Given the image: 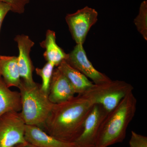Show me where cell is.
<instances>
[{
  "instance_id": "cell-7",
  "label": "cell",
  "mask_w": 147,
  "mask_h": 147,
  "mask_svg": "<svg viewBox=\"0 0 147 147\" xmlns=\"http://www.w3.org/2000/svg\"><path fill=\"white\" fill-rule=\"evenodd\" d=\"M108 113L99 104H94L84 123V129L75 143L79 147H95L102 122Z\"/></svg>"
},
{
  "instance_id": "cell-21",
  "label": "cell",
  "mask_w": 147,
  "mask_h": 147,
  "mask_svg": "<svg viewBox=\"0 0 147 147\" xmlns=\"http://www.w3.org/2000/svg\"><path fill=\"white\" fill-rule=\"evenodd\" d=\"M13 147H38L34 145L26 142V143H22V144H18Z\"/></svg>"
},
{
  "instance_id": "cell-17",
  "label": "cell",
  "mask_w": 147,
  "mask_h": 147,
  "mask_svg": "<svg viewBox=\"0 0 147 147\" xmlns=\"http://www.w3.org/2000/svg\"><path fill=\"white\" fill-rule=\"evenodd\" d=\"M55 67L53 64L47 62L42 68L37 67L35 69L37 75L40 76L42 79V84H40L41 89L47 94L49 93L50 82Z\"/></svg>"
},
{
  "instance_id": "cell-14",
  "label": "cell",
  "mask_w": 147,
  "mask_h": 147,
  "mask_svg": "<svg viewBox=\"0 0 147 147\" xmlns=\"http://www.w3.org/2000/svg\"><path fill=\"white\" fill-rule=\"evenodd\" d=\"M0 71L3 80L8 88H18L21 79L18 69L17 57L0 55Z\"/></svg>"
},
{
  "instance_id": "cell-5",
  "label": "cell",
  "mask_w": 147,
  "mask_h": 147,
  "mask_svg": "<svg viewBox=\"0 0 147 147\" xmlns=\"http://www.w3.org/2000/svg\"><path fill=\"white\" fill-rule=\"evenodd\" d=\"M26 124L20 113L9 112L0 117V147H13L26 142Z\"/></svg>"
},
{
  "instance_id": "cell-18",
  "label": "cell",
  "mask_w": 147,
  "mask_h": 147,
  "mask_svg": "<svg viewBox=\"0 0 147 147\" xmlns=\"http://www.w3.org/2000/svg\"><path fill=\"white\" fill-rule=\"evenodd\" d=\"M30 1V0H0V2L9 4L12 12L19 14L24 13L25 7Z\"/></svg>"
},
{
  "instance_id": "cell-10",
  "label": "cell",
  "mask_w": 147,
  "mask_h": 147,
  "mask_svg": "<svg viewBox=\"0 0 147 147\" xmlns=\"http://www.w3.org/2000/svg\"><path fill=\"white\" fill-rule=\"evenodd\" d=\"M75 94L67 78L57 68L54 69L48 93L50 102L53 104L61 103L71 99Z\"/></svg>"
},
{
  "instance_id": "cell-19",
  "label": "cell",
  "mask_w": 147,
  "mask_h": 147,
  "mask_svg": "<svg viewBox=\"0 0 147 147\" xmlns=\"http://www.w3.org/2000/svg\"><path fill=\"white\" fill-rule=\"evenodd\" d=\"M129 145L130 147H147V137L132 131Z\"/></svg>"
},
{
  "instance_id": "cell-8",
  "label": "cell",
  "mask_w": 147,
  "mask_h": 147,
  "mask_svg": "<svg viewBox=\"0 0 147 147\" xmlns=\"http://www.w3.org/2000/svg\"><path fill=\"white\" fill-rule=\"evenodd\" d=\"M65 61L87 78L91 79L94 84H102L111 80L93 66L88 59L83 44H76Z\"/></svg>"
},
{
  "instance_id": "cell-6",
  "label": "cell",
  "mask_w": 147,
  "mask_h": 147,
  "mask_svg": "<svg viewBox=\"0 0 147 147\" xmlns=\"http://www.w3.org/2000/svg\"><path fill=\"white\" fill-rule=\"evenodd\" d=\"M97 11L88 6L66 15L65 20L76 44H84L91 27L97 22Z\"/></svg>"
},
{
  "instance_id": "cell-9",
  "label": "cell",
  "mask_w": 147,
  "mask_h": 147,
  "mask_svg": "<svg viewBox=\"0 0 147 147\" xmlns=\"http://www.w3.org/2000/svg\"><path fill=\"white\" fill-rule=\"evenodd\" d=\"M14 40L17 43L19 50L17 63L21 79L26 84L33 85L36 83L32 76L34 67L31 59L30 53L34 42L28 36L24 34L18 35Z\"/></svg>"
},
{
  "instance_id": "cell-4",
  "label": "cell",
  "mask_w": 147,
  "mask_h": 147,
  "mask_svg": "<svg viewBox=\"0 0 147 147\" xmlns=\"http://www.w3.org/2000/svg\"><path fill=\"white\" fill-rule=\"evenodd\" d=\"M133 89L132 85L124 81L110 80L102 84H94L82 95L94 105H102L109 113L118 105L127 94L133 91Z\"/></svg>"
},
{
  "instance_id": "cell-1",
  "label": "cell",
  "mask_w": 147,
  "mask_h": 147,
  "mask_svg": "<svg viewBox=\"0 0 147 147\" xmlns=\"http://www.w3.org/2000/svg\"><path fill=\"white\" fill-rule=\"evenodd\" d=\"M93 105L79 95L54 104L42 130L64 142H75L83 131L86 119Z\"/></svg>"
},
{
  "instance_id": "cell-15",
  "label": "cell",
  "mask_w": 147,
  "mask_h": 147,
  "mask_svg": "<svg viewBox=\"0 0 147 147\" xmlns=\"http://www.w3.org/2000/svg\"><path fill=\"white\" fill-rule=\"evenodd\" d=\"M55 32L48 30L46 32L45 40L40 43V45L45 49L43 57L47 62L57 67L63 61L67 59L68 54H66L57 44Z\"/></svg>"
},
{
  "instance_id": "cell-16",
  "label": "cell",
  "mask_w": 147,
  "mask_h": 147,
  "mask_svg": "<svg viewBox=\"0 0 147 147\" xmlns=\"http://www.w3.org/2000/svg\"><path fill=\"white\" fill-rule=\"evenodd\" d=\"M137 30L145 40H147V2H142L139 8V14L134 20Z\"/></svg>"
},
{
  "instance_id": "cell-20",
  "label": "cell",
  "mask_w": 147,
  "mask_h": 147,
  "mask_svg": "<svg viewBox=\"0 0 147 147\" xmlns=\"http://www.w3.org/2000/svg\"><path fill=\"white\" fill-rule=\"evenodd\" d=\"M10 11H11V7L9 4L0 2V30L5 17Z\"/></svg>"
},
{
  "instance_id": "cell-13",
  "label": "cell",
  "mask_w": 147,
  "mask_h": 147,
  "mask_svg": "<svg viewBox=\"0 0 147 147\" xmlns=\"http://www.w3.org/2000/svg\"><path fill=\"white\" fill-rule=\"evenodd\" d=\"M21 110L20 92L11 90L3 79H0V117L6 113H20Z\"/></svg>"
},
{
  "instance_id": "cell-3",
  "label": "cell",
  "mask_w": 147,
  "mask_h": 147,
  "mask_svg": "<svg viewBox=\"0 0 147 147\" xmlns=\"http://www.w3.org/2000/svg\"><path fill=\"white\" fill-rule=\"evenodd\" d=\"M21 96V117L27 125H34L42 129L54 104L48 94L42 90L41 85H29L21 79L18 88Z\"/></svg>"
},
{
  "instance_id": "cell-11",
  "label": "cell",
  "mask_w": 147,
  "mask_h": 147,
  "mask_svg": "<svg viewBox=\"0 0 147 147\" xmlns=\"http://www.w3.org/2000/svg\"><path fill=\"white\" fill-rule=\"evenodd\" d=\"M25 138L27 142L38 147H79L75 142L61 141L34 125H26Z\"/></svg>"
},
{
  "instance_id": "cell-12",
  "label": "cell",
  "mask_w": 147,
  "mask_h": 147,
  "mask_svg": "<svg viewBox=\"0 0 147 147\" xmlns=\"http://www.w3.org/2000/svg\"><path fill=\"white\" fill-rule=\"evenodd\" d=\"M57 68L66 76L75 91L76 94L82 95L94 85L86 76L63 61Z\"/></svg>"
},
{
  "instance_id": "cell-2",
  "label": "cell",
  "mask_w": 147,
  "mask_h": 147,
  "mask_svg": "<svg viewBox=\"0 0 147 147\" xmlns=\"http://www.w3.org/2000/svg\"><path fill=\"white\" fill-rule=\"evenodd\" d=\"M137 100L133 91L126 95L102 122L95 147H108L123 142L127 129L137 110Z\"/></svg>"
},
{
  "instance_id": "cell-22",
  "label": "cell",
  "mask_w": 147,
  "mask_h": 147,
  "mask_svg": "<svg viewBox=\"0 0 147 147\" xmlns=\"http://www.w3.org/2000/svg\"><path fill=\"white\" fill-rule=\"evenodd\" d=\"M1 79V71H0V79Z\"/></svg>"
}]
</instances>
